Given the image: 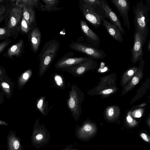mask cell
Segmentation results:
<instances>
[{
	"mask_svg": "<svg viewBox=\"0 0 150 150\" xmlns=\"http://www.w3.org/2000/svg\"><path fill=\"white\" fill-rule=\"evenodd\" d=\"M141 0L136 3L133 7L134 21L136 31L145 38L148 35V12L150 10L149 0Z\"/></svg>",
	"mask_w": 150,
	"mask_h": 150,
	"instance_id": "1",
	"label": "cell"
},
{
	"mask_svg": "<svg viewBox=\"0 0 150 150\" xmlns=\"http://www.w3.org/2000/svg\"><path fill=\"white\" fill-rule=\"evenodd\" d=\"M59 46V42L55 39L47 41L43 45L38 55L39 76H42L48 70L57 54Z\"/></svg>",
	"mask_w": 150,
	"mask_h": 150,
	"instance_id": "2",
	"label": "cell"
},
{
	"mask_svg": "<svg viewBox=\"0 0 150 150\" xmlns=\"http://www.w3.org/2000/svg\"><path fill=\"white\" fill-rule=\"evenodd\" d=\"M79 9L85 19L92 26L97 28L102 25V22L105 19V11L102 6H92L79 1Z\"/></svg>",
	"mask_w": 150,
	"mask_h": 150,
	"instance_id": "3",
	"label": "cell"
},
{
	"mask_svg": "<svg viewBox=\"0 0 150 150\" xmlns=\"http://www.w3.org/2000/svg\"><path fill=\"white\" fill-rule=\"evenodd\" d=\"M83 98V92L76 85L73 84L69 92L67 104L68 109L76 120L81 114V105Z\"/></svg>",
	"mask_w": 150,
	"mask_h": 150,
	"instance_id": "4",
	"label": "cell"
},
{
	"mask_svg": "<svg viewBox=\"0 0 150 150\" xmlns=\"http://www.w3.org/2000/svg\"><path fill=\"white\" fill-rule=\"evenodd\" d=\"M69 48L76 51L83 53L94 59H102L106 56L103 50L87 43L72 42Z\"/></svg>",
	"mask_w": 150,
	"mask_h": 150,
	"instance_id": "5",
	"label": "cell"
},
{
	"mask_svg": "<svg viewBox=\"0 0 150 150\" xmlns=\"http://www.w3.org/2000/svg\"><path fill=\"white\" fill-rule=\"evenodd\" d=\"M21 6L16 3L11 7L6 15V23L4 27L13 31L20 29L21 22L22 18Z\"/></svg>",
	"mask_w": 150,
	"mask_h": 150,
	"instance_id": "6",
	"label": "cell"
},
{
	"mask_svg": "<svg viewBox=\"0 0 150 150\" xmlns=\"http://www.w3.org/2000/svg\"><path fill=\"white\" fill-rule=\"evenodd\" d=\"M74 55V53L73 52L66 54L57 61L54 65V67L57 69L64 70L84 62L89 57H73V56Z\"/></svg>",
	"mask_w": 150,
	"mask_h": 150,
	"instance_id": "7",
	"label": "cell"
},
{
	"mask_svg": "<svg viewBox=\"0 0 150 150\" xmlns=\"http://www.w3.org/2000/svg\"><path fill=\"white\" fill-rule=\"evenodd\" d=\"M134 43L131 49V61L135 63L143 59L144 52L142 47L144 45L146 39L142 35L135 31L133 36Z\"/></svg>",
	"mask_w": 150,
	"mask_h": 150,
	"instance_id": "8",
	"label": "cell"
},
{
	"mask_svg": "<svg viewBox=\"0 0 150 150\" xmlns=\"http://www.w3.org/2000/svg\"><path fill=\"white\" fill-rule=\"evenodd\" d=\"M96 63V62L94 59L89 57L84 62L64 70L74 76L79 77L82 76L86 71L92 68Z\"/></svg>",
	"mask_w": 150,
	"mask_h": 150,
	"instance_id": "9",
	"label": "cell"
},
{
	"mask_svg": "<svg viewBox=\"0 0 150 150\" xmlns=\"http://www.w3.org/2000/svg\"><path fill=\"white\" fill-rule=\"evenodd\" d=\"M111 2L116 8L123 19V24L128 30L130 29L128 12L130 8L129 1L127 0H112Z\"/></svg>",
	"mask_w": 150,
	"mask_h": 150,
	"instance_id": "10",
	"label": "cell"
},
{
	"mask_svg": "<svg viewBox=\"0 0 150 150\" xmlns=\"http://www.w3.org/2000/svg\"><path fill=\"white\" fill-rule=\"evenodd\" d=\"M80 24L81 30L86 38L87 43L98 48L100 43L99 36L88 26L84 21L81 20Z\"/></svg>",
	"mask_w": 150,
	"mask_h": 150,
	"instance_id": "11",
	"label": "cell"
},
{
	"mask_svg": "<svg viewBox=\"0 0 150 150\" xmlns=\"http://www.w3.org/2000/svg\"><path fill=\"white\" fill-rule=\"evenodd\" d=\"M99 0L105 11V18L109 20L111 23L117 28L121 33L125 34V30L122 26L120 20L118 16L112 10L105 0Z\"/></svg>",
	"mask_w": 150,
	"mask_h": 150,
	"instance_id": "12",
	"label": "cell"
},
{
	"mask_svg": "<svg viewBox=\"0 0 150 150\" xmlns=\"http://www.w3.org/2000/svg\"><path fill=\"white\" fill-rule=\"evenodd\" d=\"M21 6L22 16L27 22L31 30L37 25L34 8L24 5H21Z\"/></svg>",
	"mask_w": 150,
	"mask_h": 150,
	"instance_id": "13",
	"label": "cell"
},
{
	"mask_svg": "<svg viewBox=\"0 0 150 150\" xmlns=\"http://www.w3.org/2000/svg\"><path fill=\"white\" fill-rule=\"evenodd\" d=\"M28 37L31 50L35 53L37 52L41 38V34L39 28L36 26L28 33Z\"/></svg>",
	"mask_w": 150,
	"mask_h": 150,
	"instance_id": "14",
	"label": "cell"
},
{
	"mask_svg": "<svg viewBox=\"0 0 150 150\" xmlns=\"http://www.w3.org/2000/svg\"><path fill=\"white\" fill-rule=\"evenodd\" d=\"M102 25L113 38L119 42H122L123 39L122 34L114 24L105 19L102 22Z\"/></svg>",
	"mask_w": 150,
	"mask_h": 150,
	"instance_id": "15",
	"label": "cell"
},
{
	"mask_svg": "<svg viewBox=\"0 0 150 150\" xmlns=\"http://www.w3.org/2000/svg\"><path fill=\"white\" fill-rule=\"evenodd\" d=\"M7 144L8 150H23L19 137L13 130L10 131L7 136Z\"/></svg>",
	"mask_w": 150,
	"mask_h": 150,
	"instance_id": "16",
	"label": "cell"
},
{
	"mask_svg": "<svg viewBox=\"0 0 150 150\" xmlns=\"http://www.w3.org/2000/svg\"><path fill=\"white\" fill-rule=\"evenodd\" d=\"M23 40L21 39L8 48L4 55L12 59L13 56L18 57L21 56L23 52Z\"/></svg>",
	"mask_w": 150,
	"mask_h": 150,
	"instance_id": "17",
	"label": "cell"
},
{
	"mask_svg": "<svg viewBox=\"0 0 150 150\" xmlns=\"http://www.w3.org/2000/svg\"><path fill=\"white\" fill-rule=\"evenodd\" d=\"M44 3L40 2V9L42 12H51L52 11H59L62 8L57 7L59 1L58 0H41Z\"/></svg>",
	"mask_w": 150,
	"mask_h": 150,
	"instance_id": "18",
	"label": "cell"
},
{
	"mask_svg": "<svg viewBox=\"0 0 150 150\" xmlns=\"http://www.w3.org/2000/svg\"><path fill=\"white\" fill-rule=\"evenodd\" d=\"M37 109L44 116L46 115L49 112L48 103L44 96H40L36 102Z\"/></svg>",
	"mask_w": 150,
	"mask_h": 150,
	"instance_id": "19",
	"label": "cell"
},
{
	"mask_svg": "<svg viewBox=\"0 0 150 150\" xmlns=\"http://www.w3.org/2000/svg\"><path fill=\"white\" fill-rule=\"evenodd\" d=\"M16 3L20 5H24L34 8L39 9L40 0H18L16 1Z\"/></svg>",
	"mask_w": 150,
	"mask_h": 150,
	"instance_id": "20",
	"label": "cell"
},
{
	"mask_svg": "<svg viewBox=\"0 0 150 150\" xmlns=\"http://www.w3.org/2000/svg\"><path fill=\"white\" fill-rule=\"evenodd\" d=\"M16 32L7 29L5 27L0 28V41L6 39L8 37L14 35Z\"/></svg>",
	"mask_w": 150,
	"mask_h": 150,
	"instance_id": "21",
	"label": "cell"
},
{
	"mask_svg": "<svg viewBox=\"0 0 150 150\" xmlns=\"http://www.w3.org/2000/svg\"><path fill=\"white\" fill-rule=\"evenodd\" d=\"M32 74V71L30 69L25 71L20 78L19 81L21 85H24L30 78Z\"/></svg>",
	"mask_w": 150,
	"mask_h": 150,
	"instance_id": "22",
	"label": "cell"
},
{
	"mask_svg": "<svg viewBox=\"0 0 150 150\" xmlns=\"http://www.w3.org/2000/svg\"><path fill=\"white\" fill-rule=\"evenodd\" d=\"M20 30L23 34H27L30 30L27 22L22 16L20 25Z\"/></svg>",
	"mask_w": 150,
	"mask_h": 150,
	"instance_id": "23",
	"label": "cell"
},
{
	"mask_svg": "<svg viewBox=\"0 0 150 150\" xmlns=\"http://www.w3.org/2000/svg\"><path fill=\"white\" fill-rule=\"evenodd\" d=\"M54 81L56 85L60 88H62L64 86V82L62 76L58 74L55 75Z\"/></svg>",
	"mask_w": 150,
	"mask_h": 150,
	"instance_id": "24",
	"label": "cell"
},
{
	"mask_svg": "<svg viewBox=\"0 0 150 150\" xmlns=\"http://www.w3.org/2000/svg\"><path fill=\"white\" fill-rule=\"evenodd\" d=\"M11 41L10 39L7 38L0 43V54L9 45Z\"/></svg>",
	"mask_w": 150,
	"mask_h": 150,
	"instance_id": "25",
	"label": "cell"
},
{
	"mask_svg": "<svg viewBox=\"0 0 150 150\" xmlns=\"http://www.w3.org/2000/svg\"><path fill=\"white\" fill-rule=\"evenodd\" d=\"M85 3L92 6H102L100 0H82Z\"/></svg>",
	"mask_w": 150,
	"mask_h": 150,
	"instance_id": "26",
	"label": "cell"
},
{
	"mask_svg": "<svg viewBox=\"0 0 150 150\" xmlns=\"http://www.w3.org/2000/svg\"><path fill=\"white\" fill-rule=\"evenodd\" d=\"M6 10L5 6H0V17L2 15Z\"/></svg>",
	"mask_w": 150,
	"mask_h": 150,
	"instance_id": "27",
	"label": "cell"
},
{
	"mask_svg": "<svg viewBox=\"0 0 150 150\" xmlns=\"http://www.w3.org/2000/svg\"><path fill=\"white\" fill-rule=\"evenodd\" d=\"M83 129L86 131H89L91 130L92 127L90 125L86 124L84 126Z\"/></svg>",
	"mask_w": 150,
	"mask_h": 150,
	"instance_id": "28",
	"label": "cell"
},
{
	"mask_svg": "<svg viewBox=\"0 0 150 150\" xmlns=\"http://www.w3.org/2000/svg\"><path fill=\"white\" fill-rule=\"evenodd\" d=\"M132 82L134 85H136L139 82V79L136 76H134L132 80Z\"/></svg>",
	"mask_w": 150,
	"mask_h": 150,
	"instance_id": "29",
	"label": "cell"
},
{
	"mask_svg": "<svg viewBox=\"0 0 150 150\" xmlns=\"http://www.w3.org/2000/svg\"><path fill=\"white\" fill-rule=\"evenodd\" d=\"M112 89H108L104 90L102 91V93L104 94H107L112 93Z\"/></svg>",
	"mask_w": 150,
	"mask_h": 150,
	"instance_id": "30",
	"label": "cell"
},
{
	"mask_svg": "<svg viewBox=\"0 0 150 150\" xmlns=\"http://www.w3.org/2000/svg\"><path fill=\"white\" fill-rule=\"evenodd\" d=\"M134 68H133L132 69H131L130 70H129L127 72V74L129 76H132L134 74V71L133 70V69H134Z\"/></svg>",
	"mask_w": 150,
	"mask_h": 150,
	"instance_id": "31",
	"label": "cell"
},
{
	"mask_svg": "<svg viewBox=\"0 0 150 150\" xmlns=\"http://www.w3.org/2000/svg\"><path fill=\"white\" fill-rule=\"evenodd\" d=\"M141 136L142 138L146 141L148 142L149 141V140L147 137V135L146 134L142 133Z\"/></svg>",
	"mask_w": 150,
	"mask_h": 150,
	"instance_id": "32",
	"label": "cell"
},
{
	"mask_svg": "<svg viewBox=\"0 0 150 150\" xmlns=\"http://www.w3.org/2000/svg\"><path fill=\"white\" fill-rule=\"evenodd\" d=\"M1 85L4 88H9L10 86L7 83L3 82L1 83Z\"/></svg>",
	"mask_w": 150,
	"mask_h": 150,
	"instance_id": "33",
	"label": "cell"
},
{
	"mask_svg": "<svg viewBox=\"0 0 150 150\" xmlns=\"http://www.w3.org/2000/svg\"><path fill=\"white\" fill-rule=\"evenodd\" d=\"M114 111L113 110L112 108L110 109L108 111V115L110 116H112L113 114Z\"/></svg>",
	"mask_w": 150,
	"mask_h": 150,
	"instance_id": "34",
	"label": "cell"
},
{
	"mask_svg": "<svg viewBox=\"0 0 150 150\" xmlns=\"http://www.w3.org/2000/svg\"><path fill=\"white\" fill-rule=\"evenodd\" d=\"M43 137L42 135L41 134H38L36 136V139L37 140L41 139Z\"/></svg>",
	"mask_w": 150,
	"mask_h": 150,
	"instance_id": "35",
	"label": "cell"
},
{
	"mask_svg": "<svg viewBox=\"0 0 150 150\" xmlns=\"http://www.w3.org/2000/svg\"><path fill=\"white\" fill-rule=\"evenodd\" d=\"M147 49L149 52H150V40H149L148 42Z\"/></svg>",
	"mask_w": 150,
	"mask_h": 150,
	"instance_id": "36",
	"label": "cell"
},
{
	"mask_svg": "<svg viewBox=\"0 0 150 150\" xmlns=\"http://www.w3.org/2000/svg\"><path fill=\"white\" fill-rule=\"evenodd\" d=\"M127 120L128 122H131L132 121V119L130 116H129L127 117Z\"/></svg>",
	"mask_w": 150,
	"mask_h": 150,
	"instance_id": "37",
	"label": "cell"
},
{
	"mask_svg": "<svg viewBox=\"0 0 150 150\" xmlns=\"http://www.w3.org/2000/svg\"><path fill=\"white\" fill-rule=\"evenodd\" d=\"M136 116L137 117H139L141 116V114L140 112L137 111L135 114Z\"/></svg>",
	"mask_w": 150,
	"mask_h": 150,
	"instance_id": "38",
	"label": "cell"
},
{
	"mask_svg": "<svg viewBox=\"0 0 150 150\" xmlns=\"http://www.w3.org/2000/svg\"><path fill=\"white\" fill-rule=\"evenodd\" d=\"M0 125L7 126L8 124L5 122L0 120Z\"/></svg>",
	"mask_w": 150,
	"mask_h": 150,
	"instance_id": "39",
	"label": "cell"
},
{
	"mask_svg": "<svg viewBox=\"0 0 150 150\" xmlns=\"http://www.w3.org/2000/svg\"><path fill=\"white\" fill-rule=\"evenodd\" d=\"M5 16L2 15L0 17V24L1 22L5 19Z\"/></svg>",
	"mask_w": 150,
	"mask_h": 150,
	"instance_id": "40",
	"label": "cell"
},
{
	"mask_svg": "<svg viewBox=\"0 0 150 150\" xmlns=\"http://www.w3.org/2000/svg\"><path fill=\"white\" fill-rule=\"evenodd\" d=\"M5 0H0V4L3 3V2Z\"/></svg>",
	"mask_w": 150,
	"mask_h": 150,
	"instance_id": "41",
	"label": "cell"
},
{
	"mask_svg": "<svg viewBox=\"0 0 150 150\" xmlns=\"http://www.w3.org/2000/svg\"><path fill=\"white\" fill-rule=\"evenodd\" d=\"M1 71L0 69V74H1Z\"/></svg>",
	"mask_w": 150,
	"mask_h": 150,
	"instance_id": "42",
	"label": "cell"
}]
</instances>
